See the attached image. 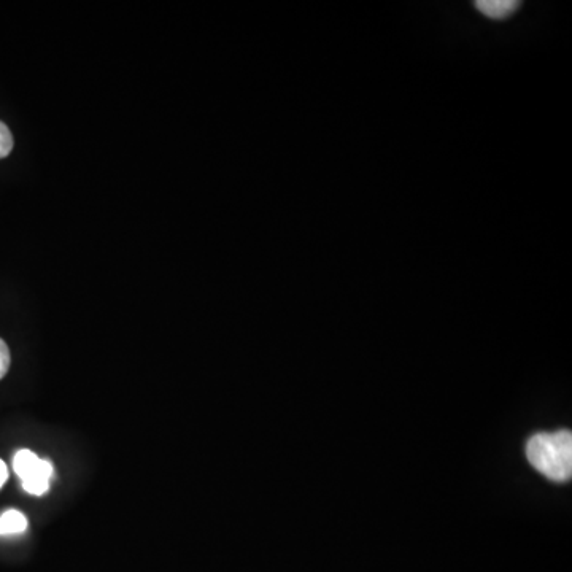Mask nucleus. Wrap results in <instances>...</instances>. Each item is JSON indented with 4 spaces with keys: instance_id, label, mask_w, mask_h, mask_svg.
Instances as JSON below:
<instances>
[{
    "instance_id": "obj_1",
    "label": "nucleus",
    "mask_w": 572,
    "mask_h": 572,
    "mask_svg": "<svg viewBox=\"0 0 572 572\" xmlns=\"http://www.w3.org/2000/svg\"><path fill=\"white\" fill-rule=\"evenodd\" d=\"M526 458L553 482H568L572 476V434L568 429L557 433L534 434L526 442Z\"/></svg>"
},
{
    "instance_id": "obj_2",
    "label": "nucleus",
    "mask_w": 572,
    "mask_h": 572,
    "mask_svg": "<svg viewBox=\"0 0 572 572\" xmlns=\"http://www.w3.org/2000/svg\"><path fill=\"white\" fill-rule=\"evenodd\" d=\"M474 5L482 15L490 20L501 21L514 15L520 7V2L517 0H479Z\"/></svg>"
},
{
    "instance_id": "obj_3",
    "label": "nucleus",
    "mask_w": 572,
    "mask_h": 572,
    "mask_svg": "<svg viewBox=\"0 0 572 572\" xmlns=\"http://www.w3.org/2000/svg\"><path fill=\"white\" fill-rule=\"evenodd\" d=\"M55 476V469H53V464L50 461L42 460L40 461V468L37 474L29 477V479L21 480L23 482L24 490L31 493V495L42 496L47 493L48 488H50L51 477Z\"/></svg>"
},
{
    "instance_id": "obj_4",
    "label": "nucleus",
    "mask_w": 572,
    "mask_h": 572,
    "mask_svg": "<svg viewBox=\"0 0 572 572\" xmlns=\"http://www.w3.org/2000/svg\"><path fill=\"white\" fill-rule=\"evenodd\" d=\"M40 458L32 453L31 450H20L13 458V468L21 480L29 479V477L37 474L40 468Z\"/></svg>"
},
{
    "instance_id": "obj_5",
    "label": "nucleus",
    "mask_w": 572,
    "mask_h": 572,
    "mask_svg": "<svg viewBox=\"0 0 572 572\" xmlns=\"http://www.w3.org/2000/svg\"><path fill=\"white\" fill-rule=\"evenodd\" d=\"M28 530V518L20 511H7L0 517V536H12Z\"/></svg>"
},
{
    "instance_id": "obj_6",
    "label": "nucleus",
    "mask_w": 572,
    "mask_h": 572,
    "mask_svg": "<svg viewBox=\"0 0 572 572\" xmlns=\"http://www.w3.org/2000/svg\"><path fill=\"white\" fill-rule=\"evenodd\" d=\"M13 150V136L7 124L0 121V159L10 155Z\"/></svg>"
},
{
    "instance_id": "obj_7",
    "label": "nucleus",
    "mask_w": 572,
    "mask_h": 572,
    "mask_svg": "<svg viewBox=\"0 0 572 572\" xmlns=\"http://www.w3.org/2000/svg\"><path fill=\"white\" fill-rule=\"evenodd\" d=\"M10 363H12L10 350H8L7 344L0 339V380L4 379L5 375H7L8 369H10Z\"/></svg>"
},
{
    "instance_id": "obj_8",
    "label": "nucleus",
    "mask_w": 572,
    "mask_h": 572,
    "mask_svg": "<svg viewBox=\"0 0 572 572\" xmlns=\"http://www.w3.org/2000/svg\"><path fill=\"white\" fill-rule=\"evenodd\" d=\"M8 479V469L4 461L0 460V488L4 487Z\"/></svg>"
}]
</instances>
